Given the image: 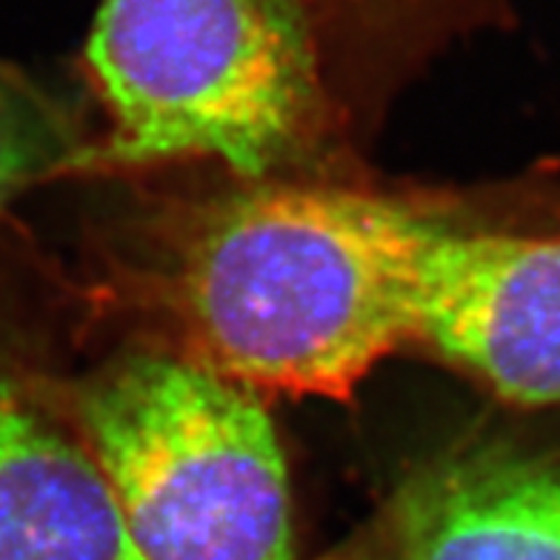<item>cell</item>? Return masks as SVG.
Segmentation results:
<instances>
[{
    "instance_id": "1",
    "label": "cell",
    "mask_w": 560,
    "mask_h": 560,
    "mask_svg": "<svg viewBox=\"0 0 560 560\" xmlns=\"http://www.w3.org/2000/svg\"><path fill=\"white\" fill-rule=\"evenodd\" d=\"M432 221L375 195L260 186L189 232L175 310L192 361L249 389L349 398L415 340Z\"/></svg>"
},
{
    "instance_id": "2",
    "label": "cell",
    "mask_w": 560,
    "mask_h": 560,
    "mask_svg": "<svg viewBox=\"0 0 560 560\" xmlns=\"http://www.w3.org/2000/svg\"><path fill=\"white\" fill-rule=\"evenodd\" d=\"M83 69L109 115L104 158H209L264 177L324 112L303 0H97Z\"/></svg>"
},
{
    "instance_id": "3",
    "label": "cell",
    "mask_w": 560,
    "mask_h": 560,
    "mask_svg": "<svg viewBox=\"0 0 560 560\" xmlns=\"http://www.w3.org/2000/svg\"><path fill=\"white\" fill-rule=\"evenodd\" d=\"M81 427L143 560H295L287 464L255 389L135 354L83 392Z\"/></svg>"
},
{
    "instance_id": "4",
    "label": "cell",
    "mask_w": 560,
    "mask_h": 560,
    "mask_svg": "<svg viewBox=\"0 0 560 560\" xmlns=\"http://www.w3.org/2000/svg\"><path fill=\"white\" fill-rule=\"evenodd\" d=\"M415 340L506 404L560 412V214L498 229L432 221Z\"/></svg>"
},
{
    "instance_id": "5",
    "label": "cell",
    "mask_w": 560,
    "mask_h": 560,
    "mask_svg": "<svg viewBox=\"0 0 560 560\" xmlns=\"http://www.w3.org/2000/svg\"><path fill=\"white\" fill-rule=\"evenodd\" d=\"M400 560H560V427L423 466L395 503Z\"/></svg>"
},
{
    "instance_id": "6",
    "label": "cell",
    "mask_w": 560,
    "mask_h": 560,
    "mask_svg": "<svg viewBox=\"0 0 560 560\" xmlns=\"http://www.w3.org/2000/svg\"><path fill=\"white\" fill-rule=\"evenodd\" d=\"M0 560H143L95 457L3 381Z\"/></svg>"
},
{
    "instance_id": "7",
    "label": "cell",
    "mask_w": 560,
    "mask_h": 560,
    "mask_svg": "<svg viewBox=\"0 0 560 560\" xmlns=\"http://www.w3.org/2000/svg\"><path fill=\"white\" fill-rule=\"evenodd\" d=\"M81 158L67 112L21 69L0 60V214L18 195L72 170Z\"/></svg>"
},
{
    "instance_id": "8",
    "label": "cell",
    "mask_w": 560,
    "mask_h": 560,
    "mask_svg": "<svg viewBox=\"0 0 560 560\" xmlns=\"http://www.w3.org/2000/svg\"><path fill=\"white\" fill-rule=\"evenodd\" d=\"M310 9L312 21L315 15H332V18H354V21H381V23H398L412 21V18L435 15L443 9L464 7L472 0H303Z\"/></svg>"
},
{
    "instance_id": "9",
    "label": "cell",
    "mask_w": 560,
    "mask_h": 560,
    "mask_svg": "<svg viewBox=\"0 0 560 560\" xmlns=\"http://www.w3.org/2000/svg\"><path fill=\"white\" fill-rule=\"evenodd\" d=\"M329 560H349V558H329Z\"/></svg>"
}]
</instances>
